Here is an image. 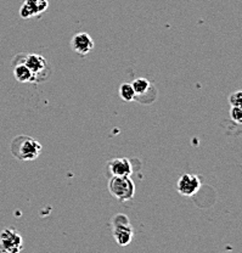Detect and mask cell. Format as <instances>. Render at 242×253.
<instances>
[{
    "mask_svg": "<svg viewBox=\"0 0 242 253\" xmlns=\"http://www.w3.org/2000/svg\"><path fill=\"white\" fill-rule=\"evenodd\" d=\"M112 230L113 239H115L116 244L120 245L121 247L128 246L131 242V240H133L134 230L130 224H128V225L113 226Z\"/></svg>",
    "mask_w": 242,
    "mask_h": 253,
    "instance_id": "ba28073f",
    "label": "cell"
},
{
    "mask_svg": "<svg viewBox=\"0 0 242 253\" xmlns=\"http://www.w3.org/2000/svg\"><path fill=\"white\" fill-rule=\"evenodd\" d=\"M25 4L31 10L33 17H36V16H40L41 14H44L48 10L49 0H26Z\"/></svg>",
    "mask_w": 242,
    "mask_h": 253,
    "instance_id": "8fae6325",
    "label": "cell"
},
{
    "mask_svg": "<svg viewBox=\"0 0 242 253\" xmlns=\"http://www.w3.org/2000/svg\"><path fill=\"white\" fill-rule=\"evenodd\" d=\"M23 249V240L20 231L7 228L0 231V251L4 253H18Z\"/></svg>",
    "mask_w": 242,
    "mask_h": 253,
    "instance_id": "277c9868",
    "label": "cell"
},
{
    "mask_svg": "<svg viewBox=\"0 0 242 253\" xmlns=\"http://www.w3.org/2000/svg\"><path fill=\"white\" fill-rule=\"evenodd\" d=\"M134 91H135V97L138 96H145L152 90V84L146 78H136L135 81L131 83Z\"/></svg>",
    "mask_w": 242,
    "mask_h": 253,
    "instance_id": "30bf717a",
    "label": "cell"
},
{
    "mask_svg": "<svg viewBox=\"0 0 242 253\" xmlns=\"http://www.w3.org/2000/svg\"><path fill=\"white\" fill-rule=\"evenodd\" d=\"M201 186L202 181L199 175H195V174H183L178 180L177 190L181 196L190 197L194 196L195 194H197V191L201 189Z\"/></svg>",
    "mask_w": 242,
    "mask_h": 253,
    "instance_id": "5b68a950",
    "label": "cell"
},
{
    "mask_svg": "<svg viewBox=\"0 0 242 253\" xmlns=\"http://www.w3.org/2000/svg\"><path fill=\"white\" fill-rule=\"evenodd\" d=\"M230 118L233 122L241 125L242 123V110L239 106H231L230 109Z\"/></svg>",
    "mask_w": 242,
    "mask_h": 253,
    "instance_id": "5bb4252c",
    "label": "cell"
},
{
    "mask_svg": "<svg viewBox=\"0 0 242 253\" xmlns=\"http://www.w3.org/2000/svg\"><path fill=\"white\" fill-rule=\"evenodd\" d=\"M128 224H130L129 218L125 214H123V213H118V214H116L115 217L112 218V228L113 226L128 225Z\"/></svg>",
    "mask_w": 242,
    "mask_h": 253,
    "instance_id": "4fadbf2b",
    "label": "cell"
},
{
    "mask_svg": "<svg viewBox=\"0 0 242 253\" xmlns=\"http://www.w3.org/2000/svg\"><path fill=\"white\" fill-rule=\"evenodd\" d=\"M10 149H11L12 155L17 160L33 161L40 156L43 146H41L40 142H38L31 136L20 135L12 140Z\"/></svg>",
    "mask_w": 242,
    "mask_h": 253,
    "instance_id": "6da1fadb",
    "label": "cell"
},
{
    "mask_svg": "<svg viewBox=\"0 0 242 253\" xmlns=\"http://www.w3.org/2000/svg\"><path fill=\"white\" fill-rule=\"evenodd\" d=\"M71 47L76 54L81 55V56H86L93 50L94 41L88 33L81 32V33L73 36L72 41H71Z\"/></svg>",
    "mask_w": 242,
    "mask_h": 253,
    "instance_id": "8992f818",
    "label": "cell"
},
{
    "mask_svg": "<svg viewBox=\"0 0 242 253\" xmlns=\"http://www.w3.org/2000/svg\"><path fill=\"white\" fill-rule=\"evenodd\" d=\"M109 190L115 199L121 202H127L134 199L135 195V184L130 176H116L109 181Z\"/></svg>",
    "mask_w": 242,
    "mask_h": 253,
    "instance_id": "7a4b0ae2",
    "label": "cell"
},
{
    "mask_svg": "<svg viewBox=\"0 0 242 253\" xmlns=\"http://www.w3.org/2000/svg\"><path fill=\"white\" fill-rule=\"evenodd\" d=\"M229 104H230V106H239L241 107V104H242V93L240 90L235 91V93H233L229 96Z\"/></svg>",
    "mask_w": 242,
    "mask_h": 253,
    "instance_id": "9a60e30c",
    "label": "cell"
},
{
    "mask_svg": "<svg viewBox=\"0 0 242 253\" xmlns=\"http://www.w3.org/2000/svg\"><path fill=\"white\" fill-rule=\"evenodd\" d=\"M109 170L116 176H130L133 174V165L130 160L124 157L113 158L109 162Z\"/></svg>",
    "mask_w": 242,
    "mask_h": 253,
    "instance_id": "52a82bcc",
    "label": "cell"
},
{
    "mask_svg": "<svg viewBox=\"0 0 242 253\" xmlns=\"http://www.w3.org/2000/svg\"><path fill=\"white\" fill-rule=\"evenodd\" d=\"M14 76L16 81L20 82V83H34L32 71L25 65L22 60L14 65Z\"/></svg>",
    "mask_w": 242,
    "mask_h": 253,
    "instance_id": "9c48e42d",
    "label": "cell"
},
{
    "mask_svg": "<svg viewBox=\"0 0 242 253\" xmlns=\"http://www.w3.org/2000/svg\"><path fill=\"white\" fill-rule=\"evenodd\" d=\"M120 96L123 101H133L135 100V91L129 83H124L120 86Z\"/></svg>",
    "mask_w": 242,
    "mask_h": 253,
    "instance_id": "7c38bea8",
    "label": "cell"
},
{
    "mask_svg": "<svg viewBox=\"0 0 242 253\" xmlns=\"http://www.w3.org/2000/svg\"><path fill=\"white\" fill-rule=\"evenodd\" d=\"M22 61L32 71L34 83H41L48 79L50 68L45 57L38 54H30L25 55V59H22Z\"/></svg>",
    "mask_w": 242,
    "mask_h": 253,
    "instance_id": "3957f363",
    "label": "cell"
}]
</instances>
